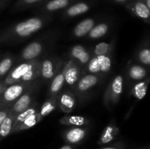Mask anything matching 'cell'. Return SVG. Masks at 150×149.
Returning <instances> with one entry per match:
<instances>
[{
	"instance_id": "6da1fadb",
	"label": "cell",
	"mask_w": 150,
	"mask_h": 149,
	"mask_svg": "<svg viewBox=\"0 0 150 149\" xmlns=\"http://www.w3.org/2000/svg\"><path fill=\"white\" fill-rule=\"evenodd\" d=\"M51 15H38L13 24L0 33V44L20 43L43 29L52 20Z\"/></svg>"
},
{
	"instance_id": "7a4b0ae2",
	"label": "cell",
	"mask_w": 150,
	"mask_h": 149,
	"mask_svg": "<svg viewBox=\"0 0 150 149\" xmlns=\"http://www.w3.org/2000/svg\"><path fill=\"white\" fill-rule=\"evenodd\" d=\"M42 58L19 63L11 69L4 80L6 85L10 86L19 82H32L40 77Z\"/></svg>"
},
{
	"instance_id": "3957f363",
	"label": "cell",
	"mask_w": 150,
	"mask_h": 149,
	"mask_svg": "<svg viewBox=\"0 0 150 149\" xmlns=\"http://www.w3.org/2000/svg\"><path fill=\"white\" fill-rule=\"evenodd\" d=\"M59 34L55 31H49L38 39L29 42L21 51L18 60V63L30 61L37 58H41L51 47L54 46Z\"/></svg>"
},
{
	"instance_id": "277c9868",
	"label": "cell",
	"mask_w": 150,
	"mask_h": 149,
	"mask_svg": "<svg viewBox=\"0 0 150 149\" xmlns=\"http://www.w3.org/2000/svg\"><path fill=\"white\" fill-rule=\"evenodd\" d=\"M125 79L122 74L114 76L105 89L103 95L104 106L111 110L117 105L124 90Z\"/></svg>"
},
{
	"instance_id": "5b68a950",
	"label": "cell",
	"mask_w": 150,
	"mask_h": 149,
	"mask_svg": "<svg viewBox=\"0 0 150 149\" xmlns=\"http://www.w3.org/2000/svg\"><path fill=\"white\" fill-rule=\"evenodd\" d=\"M34 81L19 82L7 86L0 95V109H10L15 102L32 86Z\"/></svg>"
},
{
	"instance_id": "8992f818",
	"label": "cell",
	"mask_w": 150,
	"mask_h": 149,
	"mask_svg": "<svg viewBox=\"0 0 150 149\" xmlns=\"http://www.w3.org/2000/svg\"><path fill=\"white\" fill-rule=\"evenodd\" d=\"M112 63L113 53L92 56L87 64L82 70L83 74L90 73L104 77V75L108 74L112 69Z\"/></svg>"
},
{
	"instance_id": "52a82bcc",
	"label": "cell",
	"mask_w": 150,
	"mask_h": 149,
	"mask_svg": "<svg viewBox=\"0 0 150 149\" xmlns=\"http://www.w3.org/2000/svg\"><path fill=\"white\" fill-rule=\"evenodd\" d=\"M39 88V81L35 80L32 86L10 107V111L16 115L26 110L35 102V93Z\"/></svg>"
},
{
	"instance_id": "ba28073f",
	"label": "cell",
	"mask_w": 150,
	"mask_h": 149,
	"mask_svg": "<svg viewBox=\"0 0 150 149\" xmlns=\"http://www.w3.org/2000/svg\"><path fill=\"white\" fill-rule=\"evenodd\" d=\"M104 77L98 74L86 73L81 77L78 83H76L73 92L76 96L81 99V96H85L86 93L90 92L93 89H95L98 85L100 84L103 80Z\"/></svg>"
},
{
	"instance_id": "9c48e42d",
	"label": "cell",
	"mask_w": 150,
	"mask_h": 149,
	"mask_svg": "<svg viewBox=\"0 0 150 149\" xmlns=\"http://www.w3.org/2000/svg\"><path fill=\"white\" fill-rule=\"evenodd\" d=\"M64 62L63 59L57 56H51L42 59L40 67L41 79L46 83H50L62 67Z\"/></svg>"
},
{
	"instance_id": "30bf717a",
	"label": "cell",
	"mask_w": 150,
	"mask_h": 149,
	"mask_svg": "<svg viewBox=\"0 0 150 149\" xmlns=\"http://www.w3.org/2000/svg\"><path fill=\"white\" fill-rule=\"evenodd\" d=\"M80 0H48L35 7L38 15H52L58 11H63L73 3Z\"/></svg>"
},
{
	"instance_id": "8fae6325",
	"label": "cell",
	"mask_w": 150,
	"mask_h": 149,
	"mask_svg": "<svg viewBox=\"0 0 150 149\" xmlns=\"http://www.w3.org/2000/svg\"><path fill=\"white\" fill-rule=\"evenodd\" d=\"M93 0H80L73 3L62 12L63 19H70L87 13L93 7Z\"/></svg>"
},
{
	"instance_id": "7c38bea8",
	"label": "cell",
	"mask_w": 150,
	"mask_h": 149,
	"mask_svg": "<svg viewBox=\"0 0 150 149\" xmlns=\"http://www.w3.org/2000/svg\"><path fill=\"white\" fill-rule=\"evenodd\" d=\"M86 127H70L62 132V138L66 143L78 145L84 141L89 134Z\"/></svg>"
},
{
	"instance_id": "4fadbf2b",
	"label": "cell",
	"mask_w": 150,
	"mask_h": 149,
	"mask_svg": "<svg viewBox=\"0 0 150 149\" xmlns=\"http://www.w3.org/2000/svg\"><path fill=\"white\" fill-rule=\"evenodd\" d=\"M126 75L128 81L133 85L149 76V69L136 61H130L126 69Z\"/></svg>"
},
{
	"instance_id": "5bb4252c",
	"label": "cell",
	"mask_w": 150,
	"mask_h": 149,
	"mask_svg": "<svg viewBox=\"0 0 150 149\" xmlns=\"http://www.w3.org/2000/svg\"><path fill=\"white\" fill-rule=\"evenodd\" d=\"M67 67L64 76V86L73 92L76 83L83 75V70L79 65L70 58L67 60Z\"/></svg>"
},
{
	"instance_id": "9a60e30c",
	"label": "cell",
	"mask_w": 150,
	"mask_h": 149,
	"mask_svg": "<svg viewBox=\"0 0 150 149\" xmlns=\"http://www.w3.org/2000/svg\"><path fill=\"white\" fill-rule=\"evenodd\" d=\"M69 58L80 66L83 70L92 58L90 50L81 45H76L68 51Z\"/></svg>"
},
{
	"instance_id": "2e32d148",
	"label": "cell",
	"mask_w": 150,
	"mask_h": 149,
	"mask_svg": "<svg viewBox=\"0 0 150 149\" xmlns=\"http://www.w3.org/2000/svg\"><path fill=\"white\" fill-rule=\"evenodd\" d=\"M132 15L150 24V9L140 0H132L124 6Z\"/></svg>"
},
{
	"instance_id": "e0dca14e",
	"label": "cell",
	"mask_w": 150,
	"mask_h": 149,
	"mask_svg": "<svg viewBox=\"0 0 150 149\" xmlns=\"http://www.w3.org/2000/svg\"><path fill=\"white\" fill-rule=\"evenodd\" d=\"M67 62L64 61V64L57 73L54 78L50 82L49 89L48 91V96H58L62 92V89L64 86V76L67 70Z\"/></svg>"
},
{
	"instance_id": "ac0fdd59",
	"label": "cell",
	"mask_w": 150,
	"mask_h": 149,
	"mask_svg": "<svg viewBox=\"0 0 150 149\" xmlns=\"http://www.w3.org/2000/svg\"><path fill=\"white\" fill-rule=\"evenodd\" d=\"M76 96L70 89H66L60 93L59 96V108L62 112L70 113L76 108Z\"/></svg>"
},
{
	"instance_id": "d6986e66",
	"label": "cell",
	"mask_w": 150,
	"mask_h": 149,
	"mask_svg": "<svg viewBox=\"0 0 150 149\" xmlns=\"http://www.w3.org/2000/svg\"><path fill=\"white\" fill-rule=\"evenodd\" d=\"M120 128L114 121H111L103 131L98 141L99 145H106L112 143L120 134Z\"/></svg>"
},
{
	"instance_id": "ffe728a7",
	"label": "cell",
	"mask_w": 150,
	"mask_h": 149,
	"mask_svg": "<svg viewBox=\"0 0 150 149\" xmlns=\"http://www.w3.org/2000/svg\"><path fill=\"white\" fill-rule=\"evenodd\" d=\"M96 24L95 18H86L79 22L72 31V36L75 38L86 37Z\"/></svg>"
},
{
	"instance_id": "44dd1931",
	"label": "cell",
	"mask_w": 150,
	"mask_h": 149,
	"mask_svg": "<svg viewBox=\"0 0 150 149\" xmlns=\"http://www.w3.org/2000/svg\"><path fill=\"white\" fill-rule=\"evenodd\" d=\"M135 59L136 62L150 69V40L144 41L138 47L135 53Z\"/></svg>"
},
{
	"instance_id": "7402d4cb",
	"label": "cell",
	"mask_w": 150,
	"mask_h": 149,
	"mask_svg": "<svg viewBox=\"0 0 150 149\" xmlns=\"http://www.w3.org/2000/svg\"><path fill=\"white\" fill-rule=\"evenodd\" d=\"M111 28V22L110 20L98 23L95 24L89 33L86 35V39L89 40H96L101 39L108 34Z\"/></svg>"
},
{
	"instance_id": "603a6c76",
	"label": "cell",
	"mask_w": 150,
	"mask_h": 149,
	"mask_svg": "<svg viewBox=\"0 0 150 149\" xmlns=\"http://www.w3.org/2000/svg\"><path fill=\"white\" fill-rule=\"evenodd\" d=\"M116 42H117V37H114L111 42H101L97 44L90 50L92 56H98L108 55L114 53L115 48Z\"/></svg>"
},
{
	"instance_id": "cb8c5ba5",
	"label": "cell",
	"mask_w": 150,
	"mask_h": 149,
	"mask_svg": "<svg viewBox=\"0 0 150 149\" xmlns=\"http://www.w3.org/2000/svg\"><path fill=\"white\" fill-rule=\"evenodd\" d=\"M150 84V75L144 80L134 83L131 86L129 94L136 98L137 100H141L146 95L148 87Z\"/></svg>"
},
{
	"instance_id": "d4e9b609",
	"label": "cell",
	"mask_w": 150,
	"mask_h": 149,
	"mask_svg": "<svg viewBox=\"0 0 150 149\" xmlns=\"http://www.w3.org/2000/svg\"><path fill=\"white\" fill-rule=\"evenodd\" d=\"M59 121L62 125L67 127H86L90 124L87 118L81 115H64Z\"/></svg>"
},
{
	"instance_id": "484cf974",
	"label": "cell",
	"mask_w": 150,
	"mask_h": 149,
	"mask_svg": "<svg viewBox=\"0 0 150 149\" xmlns=\"http://www.w3.org/2000/svg\"><path fill=\"white\" fill-rule=\"evenodd\" d=\"M38 110H39V105L37 102H35L30 107H29L28 109H26V110L23 111L21 113H19L18 115H17L16 116L14 121H13V129H12L11 134H13L15 130L29 116H30L32 114L35 113V112H38Z\"/></svg>"
},
{
	"instance_id": "4316f807",
	"label": "cell",
	"mask_w": 150,
	"mask_h": 149,
	"mask_svg": "<svg viewBox=\"0 0 150 149\" xmlns=\"http://www.w3.org/2000/svg\"><path fill=\"white\" fill-rule=\"evenodd\" d=\"M59 95L48 96V99L42 103V106L40 107V109L38 111L42 118L51 113L57 107H59Z\"/></svg>"
},
{
	"instance_id": "83f0119b",
	"label": "cell",
	"mask_w": 150,
	"mask_h": 149,
	"mask_svg": "<svg viewBox=\"0 0 150 149\" xmlns=\"http://www.w3.org/2000/svg\"><path fill=\"white\" fill-rule=\"evenodd\" d=\"M48 0H17L13 4L12 11L21 12L28 9L37 7Z\"/></svg>"
},
{
	"instance_id": "f1b7e54d",
	"label": "cell",
	"mask_w": 150,
	"mask_h": 149,
	"mask_svg": "<svg viewBox=\"0 0 150 149\" xmlns=\"http://www.w3.org/2000/svg\"><path fill=\"white\" fill-rule=\"evenodd\" d=\"M16 115L15 114L9 111L6 118L1 124L0 125V142L6 138L7 136L11 134L13 121L16 118Z\"/></svg>"
},
{
	"instance_id": "f546056e",
	"label": "cell",
	"mask_w": 150,
	"mask_h": 149,
	"mask_svg": "<svg viewBox=\"0 0 150 149\" xmlns=\"http://www.w3.org/2000/svg\"><path fill=\"white\" fill-rule=\"evenodd\" d=\"M43 118L41 117L40 114L39 113V112H37L35 113L32 114L30 116L28 117L17 129L14 131L13 134H16V133L21 132V131H25V130L29 129L32 128L33 127H35V125L38 124V123L40 122Z\"/></svg>"
},
{
	"instance_id": "4dcf8cb0",
	"label": "cell",
	"mask_w": 150,
	"mask_h": 149,
	"mask_svg": "<svg viewBox=\"0 0 150 149\" xmlns=\"http://www.w3.org/2000/svg\"><path fill=\"white\" fill-rule=\"evenodd\" d=\"M16 61V57L10 54L5 56L0 59V80H2L6 77L13 68V65Z\"/></svg>"
},
{
	"instance_id": "1f68e13d",
	"label": "cell",
	"mask_w": 150,
	"mask_h": 149,
	"mask_svg": "<svg viewBox=\"0 0 150 149\" xmlns=\"http://www.w3.org/2000/svg\"><path fill=\"white\" fill-rule=\"evenodd\" d=\"M126 143L125 141H117L112 144L108 145L100 149H125L126 148Z\"/></svg>"
},
{
	"instance_id": "d6a6232c",
	"label": "cell",
	"mask_w": 150,
	"mask_h": 149,
	"mask_svg": "<svg viewBox=\"0 0 150 149\" xmlns=\"http://www.w3.org/2000/svg\"><path fill=\"white\" fill-rule=\"evenodd\" d=\"M10 109L8 108H4V109H0V125H1V123L3 122V121L4 120V118H6V116L8 114Z\"/></svg>"
},
{
	"instance_id": "836d02e7",
	"label": "cell",
	"mask_w": 150,
	"mask_h": 149,
	"mask_svg": "<svg viewBox=\"0 0 150 149\" xmlns=\"http://www.w3.org/2000/svg\"><path fill=\"white\" fill-rule=\"evenodd\" d=\"M7 85H6V83H4V80H0V95L2 93V92L5 90L6 88L7 87Z\"/></svg>"
},
{
	"instance_id": "e575fe53",
	"label": "cell",
	"mask_w": 150,
	"mask_h": 149,
	"mask_svg": "<svg viewBox=\"0 0 150 149\" xmlns=\"http://www.w3.org/2000/svg\"><path fill=\"white\" fill-rule=\"evenodd\" d=\"M114 2L117 3L119 4H122V5L125 6V4H127V3H129L130 1H131L132 0H113Z\"/></svg>"
},
{
	"instance_id": "d590c367",
	"label": "cell",
	"mask_w": 150,
	"mask_h": 149,
	"mask_svg": "<svg viewBox=\"0 0 150 149\" xmlns=\"http://www.w3.org/2000/svg\"><path fill=\"white\" fill-rule=\"evenodd\" d=\"M76 145H70L66 143L65 145H64L63 146H62L59 149H76Z\"/></svg>"
},
{
	"instance_id": "8d00e7d4",
	"label": "cell",
	"mask_w": 150,
	"mask_h": 149,
	"mask_svg": "<svg viewBox=\"0 0 150 149\" xmlns=\"http://www.w3.org/2000/svg\"><path fill=\"white\" fill-rule=\"evenodd\" d=\"M9 0H0V9H2L5 7L8 3Z\"/></svg>"
},
{
	"instance_id": "74e56055",
	"label": "cell",
	"mask_w": 150,
	"mask_h": 149,
	"mask_svg": "<svg viewBox=\"0 0 150 149\" xmlns=\"http://www.w3.org/2000/svg\"><path fill=\"white\" fill-rule=\"evenodd\" d=\"M140 1H142V2L144 3V4L150 9V0H140Z\"/></svg>"
},
{
	"instance_id": "f35d334b",
	"label": "cell",
	"mask_w": 150,
	"mask_h": 149,
	"mask_svg": "<svg viewBox=\"0 0 150 149\" xmlns=\"http://www.w3.org/2000/svg\"><path fill=\"white\" fill-rule=\"evenodd\" d=\"M138 149H150V146H147V147L141 148H138Z\"/></svg>"
}]
</instances>
